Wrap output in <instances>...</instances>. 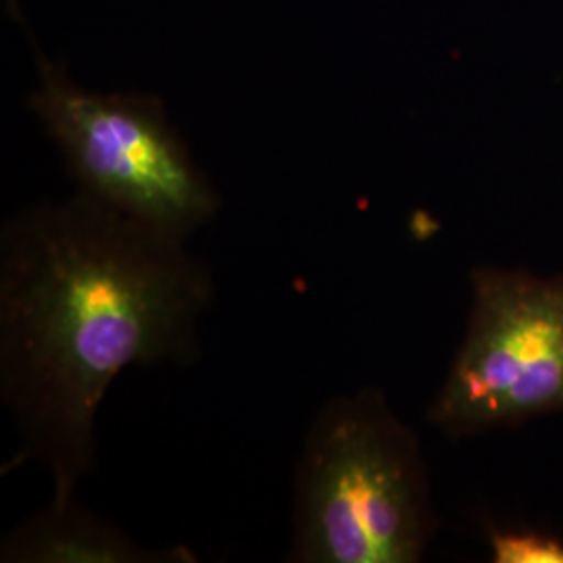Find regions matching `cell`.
Listing matches in <instances>:
<instances>
[{
  "instance_id": "3",
  "label": "cell",
  "mask_w": 563,
  "mask_h": 563,
  "mask_svg": "<svg viewBox=\"0 0 563 563\" xmlns=\"http://www.w3.org/2000/svg\"><path fill=\"white\" fill-rule=\"evenodd\" d=\"M38 74L27 107L59 144L76 195L174 241L216 220L222 197L162 99L86 90L41 53Z\"/></svg>"
},
{
  "instance_id": "6",
  "label": "cell",
  "mask_w": 563,
  "mask_h": 563,
  "mask_svg": "<svg viewBox=\"0 0 563 563\" xmlns=\"http://www.w3.org/2000/svg\"><path fill=\"white\" fill-rule=\"evenodd\" d=\"M486 543L495 563H563V539L541 530L488 526Z\"/></svg>"
},
{
  "instance_id": "5",
  "label": "cell",
  "mask_w": 563,
  "mask_h": 563,
  "mask_svg": "<svg viewBox=\"0 0 563 563\" xmlns=\"http://www.w3.org/2000/svg\"><path fill=\"white\" fill-rule=\"evenodd\" d=\"M2 563H195L184 544L146 547L76 499L51 504L0 541Z\"/></svg>"
},
{
  "instance_id": "2",
  "label": "cell",
  "mask_w": 563,
  "mask_h": 563,
  "mask_svg": "<svg viewBox=\"0 0 563 563\" xmlns=\"http://www.w3.org/2000/svg\"><path fill=\"white\" fill-rule=\"evenodd\" d=\"M292 486L286 562L416 563L441 526L420 439L376 386L323 402Z\"/></svg>"
},
{
  "instance_id": "4",
  "label": "cell",
  "mask_w": 563,
  "mask_h": 563,
  "mask_svg": "<svg viewBox=\"0 0 563 563\" xmlns=\"http://www.w3.org/2000/svg\"><path fill=\"white\" fill-rule=\"evenodd\" d=\"M470 288L465 336L428 423L460 441L563 413V276L484 265Z\"/></svg>"
},
{
  "instance_id": "1",
  "label": "cell",
  "mask_w": 563,
  "mask_h": 563,
  "mask_svg": "<svg viewBox=\"0 0 563 563\" xmlns=\"http://www.w3.org/2000/svg\"><path fill=\"white\" fill-rule=\"evenodd\" d=\"M216 280L186 242L74 195L0 230V395L20 430L9 474L42 463L69 504L97 465V418L130 365H190Z\"/></svg>"
}]
</instances>
